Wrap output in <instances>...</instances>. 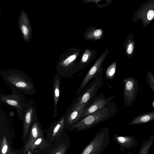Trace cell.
I'll use <instances>...</instances> for the list:
<instances>
[{"instance_id":"obj_1","label":"cell","mask_w":154,"mask_h":154,"mask_svg":"<svg viewBox=\"0 0 154 154\" xmlns=\"http://www.w3.org/2000/svg\"><path fill=\"white\" fill-rule=\"evenodd\" d=\"M0 75L11 88L28 95H32L36 93L32 79L23 71L15 70H2L0 72Z\"/></svg>"},{"instance_id":"obj_2","label":"cell","mask_w":154,"mask_h":154,"mask_svg":"<svg viewBox=\"0 0 154 154\" xmlns=\"http://www.w3.org/2000/svg\"><path fill=\"white\" fill-rule=\"evenodd\" d=\"M110 140V134L107 127L101 128L91 142L82 150L81 154H100L107 147Z\"/></svg>"},{"instance_id":"obj_3","label":"cell","mask_w":154,"mask_h":154,"mask_svg":"<svg viewBox=\"0 0 154 154\" xmlns=\"http://www.w3.org/2000/svg\"><path fill=\"white\" fill-rule=\"evenodd\" d=\"M11 88L12 94H0V101L15 109L18 118L22 121L27 103L26 102L25 97L20 92L13 88Z\"/></svg>"},{"instance_id":"obj_4","label":"cell","mask_w":154,"mask_h":154,"mask_svg":"<svg viewBox=\"0 0 154 154\" xmlns=\"http://www.w3.org/2000/svg\"><path fill=\"white\" fill-rule=\"evenodd\" d=\"M107 112L101 109L86 116L73 125L71 131L76 129L77 131L87 130L102 122L107 116Z\"/></svg>"},{"instance_id":"obj_5","label":"cell","mask_w":154,"mask_h":154,"mask_svg":"<svg viewBox=\"0 0 154 154\" xmlns=\"http://www.w3.org/2000/svg\"><path fill=\"white\" fill-rule=\"evenodd\" d=\"M124 97L125 106H130L135 100L139 92V81L129 77L124 80Z\"/></svg>"},{"instance_id":"obj_6","label":"cell","mask_w":154,"mask_h":154,"mask_svg":"<svg viewBox=\"0 0 154 154\" xmlns=\"http://www.w3.org/2000/svg\"><path fill=\"white\" fill-rule=\"evenodd\" d=\"M29 134L23 149L24 154L29 151L35 142L40 137L44 136V131L37 115L30 127Z\"/></svg>"},{"instance_id":"obj_7","label":"cell","mask_w":154,"mask_h":154,"mask_svg":"<svg viewBox=\"0 0 154 154\" xmlns=\"http://www.w3.org/2000/svg\"><path fill=\"white\" fill-rule=\"evenodd\" d=\"M36 106L32 101L27 103L25 111L22 120L23 134L22 138L25 139L27 137L30 127L35 117L36 116Z\"/></svg>"},{"instance_id":"obj_8","label":"cell","mask_w":154,"mask_h":154,"mask_svg":"<svg viewBox=\"0 0 154 154\" xmlns=\"http://www.w3.org/2000/svg\"><path fill=\"white\" fill-rule=\"evenodd\" d=\"M66 128L64 116L58 121L54 120L51 124L47 133V140L53 142L56 138L63 135Z\"/></svg>"},{"instance_id":"obj_9","label":"cell","mask_w":154,"mask_h":154,"mask_svg":"<svg viewBox=\"0 0 154 154\" xmlns=\"http://www.w3.org/2000/svg\"><path fill=\"white\" fill-rule=\"evenodd\" d=\"M138 11V19H141L146 26L154 18V2H145Z\"/></svg>"},{"instance_id":"obj_10","label":"cell","mask_w":154,"mask_h":154,"mask_svg":"<svg viewBox=\"0 0 154 154\" xmlns=\"http://www.w3.org/2000/svg\"><path fill=\"white\" fill-rule=\"evenodd\" d=\"M113 140L119 146V149L121 152L133 149L138 144L137 140L134 136H122L115 134Z\"/></svg>"},{"instance_id":"obj_11","label":"cell","mask_w":154,"mask_h":154,"mask_svg":"<svg viewBox=\"0 0 154 154\" xmlns=\"http://www.w3.org/2000/svg\"><path fill=\"white\" fill-rule=\"evenodd\" d=\"M87 104V103L71 109L67 116H64L66 128L71 130L72 126L81 118V116Z\"/></svg>"},{"instance_id":"obj_12","label":"cell","mask_w":154,"mask_h":154,"mask_svg":"<svg viewBox=\"0 0 154 154\" xmlns=\"http://www.w3.org/2000/svg\"><path fill=\"white\" fill-rule=\"evenodd\" d=\"M61 82L60 75H56L53 80V94L54 109L53 117L56 118L57 116V107L59 98Z\"/></svg>"},{"instance_id":"obj_13","label":"cell","mask_w":154,"mask_h":154,"mask_svg":"<svg viewBox=\"0 0 154 154\" xmlns=\"http://www.w3.org/2000/svg\"><path fill=\"white\" fill-rule=\"evenodd\" d=\"M106 103V100L103 99L96 100L88 107L84 109L81 118L86 117L101 109Z\"/></svg>"},{"instance_id":"obj_14","label":"cell","mask_w":154,"mask_h":154,"mask_svg":"<svg viewBox=\"0 0 154 154\" xmlns=\"http://www.w3.org/2000/svg\"><path fill=\"white\" fill-rule=\"evenodd\" d=\"M154 120V111L144 113L136 116L128 123L129 125L147 123Z\"/></svg>"},{"instance_id":"obj_15","label":"cell","mask_w":154,"mask_h":154,"mask_svg":"<svg viewBox=\"0 0 154 154\" xmlns=\"http://www.w3.org/2000/svg\"><path fill=\"white\" fill-rule=\"evenodd\" d=\"M97 85L96 83L93 84L82 95L79 99L78 102L73 106L71 109H73L83 104L87 103L96 90Z\"/></svg>"},{"instance_id":"obj_16","label":"cell","mask_w":154,"mask_h":154,"mask_svg":"<svg viewBox=\"0 0 154 154\" xmlns=\"http://www.w3.org/2000/svg\"><path fill=\"white\" fill-rule=\"evenodd\" d=\"M48 146V142L45 138L44 136L38 138L33 143L29 150L30 154H32L37 149L43 150Z\"/></svg>"},{"instance_id":"obj_17","label":"cell","mask_w":154,"mask_h":154,"mask_svg":"<svg viewBox=\"0 0 154 154\" xmlns=\"http://www.w3.org/2000/svg\"><path fill=\"white\" fill-rule=\"evenodd\" d=\"M70 144V139L68 137L66 136L62 142L56 149L54 154H66Z\"/></svg>"},{"instance_id":"obj_18","label":"cell","mask_w":154,"mask_h":154,"mask_svg":"<svg viewBox=\"0 0 154 154\" xmlns=\"http://www.w3.org/2000/svg\"><path fill=\"white\" fill-rule=\"evenodd\" d=\"M154 142V135L145 140L140 148L138 154H148L149 150Z\"/></svg>"},{"instance_id":"obj_19","label":"cell","mask_w":154,"mask_h":154,"mask_svg":"<svg viewBox=\"0 0 154 154\" xmlns=\"http://www.w3.org/2000/svg\"><path fill=\"white\" fill-rule=\"evenodd\" d=\"M0 142V154H8L11 151L10 146L5 135H4L2 138Z\"/></svg>"},{"instance_id":"obj_20","label":"cell","mask_w":154,"mask_h":154,"mask_svg":"<svg viewBox=\"0 0 154 154\" xmlns=\"http://www.w3.org/2000/svg\"><path fill=\"white\" fill-rule=\"evenodd\" d=\"M20 28L24 38L26 41L28 40L29 38L30 32L31 30L29 27V23L25 25V24L22 21L20 20Z\"/></svg>"},{"instance_id":"obj_21","label":"cell","mask_w":154,"mask_h":154,"mask_svg":"<svg viewBox=\"0 0 154 154\" xmlns=\"http://www.w3.org/2000/svg\"><path fill=\"white\" fill-rule=\"evenodd\" d=\"M147 84L154 92V75L152 72L149 70L146 75Z\"/></svg>"},{"instance_id":"obj_22","label":"cell","mask_w":154,"mask_h":154,"mask_svg":"<svg viewBox=\"0 0 154 154\" xmlns=\"http://www.w3.org/2000/svg\"><path fill=\"white\" fill-rule=\"evenodd\" d=\"M116 65L113 64L109 67L106 71V74L107 78L109 79L112 78L115 74Z\"/></svg>"},{"instance_id":"obj_23","label":"cell","mask_w":154,"mask_h":154,"mask_svg":"<svg viewBox=\"0 0 154 154\" xmlns=\"http://www.w3.org/2000/svg\"><path fill=\"white\" fill-rule=\"evenodd\" d=\"M134 48V45L132 42H130L128 45L127 52L128 54H131L133 52Z\"/></svg>"},{"instance_id":"obj_24","label":"cell","mask_w":154,"mask_h":154,"mask_svg":"<svg viewBox=\"0 0 154 154\" xmlns=\"http://www.w3.org/2000/svg\"><path fill=\"white\" fill-rule=\"evenodd\" d=\"M102 33V31L100 29H97L94 32V35L95 36H97L100 35Z\"/></svg>"},{"instance_id":"obj_25","label":"cell","mask_w":154,"mask_h":154,"mask_svg":"<svg viewBox=\"0 0 154 154\" xmlns=\"http://www.w3.org/2000/svg\"><path fill=\"white\" fill-rule=\"evenodd\" d=\"M88 57V55L87 54H85L82 57V60L83 62H85L86 61Z\"/></svg>"},{"instance_id":"obj_26","label":"cell","mask_w":154,"mask_h":154,"mask_svg":"<svg viewBox=\"0 0 154 154\" xmlns=\"http://www.w3.org/2000/svg\"><path fill=\"white\" fill-rule=\"evenodd\" d=\"M8 154H20L17 153H16L13 151H10V152ZM26 154L24 153V154Z\"/></svg>"},{"instance_id":"obj_27","label":"cell","mask_w":154,"mask_h":154,"mask_svg":"<svg viewBox=\"0 0 154 154\" xmlns=\"http://www.w3.org/2000/svg\"><path fill=\"white\" fill-rule=\"evenodd\" d=\"M126 154H134V153L132 152H128Z\"/></svg>"},{"instance_id":"obj_28","label":"cell","mask_w":154,"mask_h":154,"mask_svg":"<svg viewBox=\"0 0 154 154\" xmlns=\"http://www.w3.org/2000/svg\"><path fill=\"white\" fill-rule=\"evenodd\" d=\"M152 107H154V100L153 101L152 103Z\"/></svg>"}]
</instances>
